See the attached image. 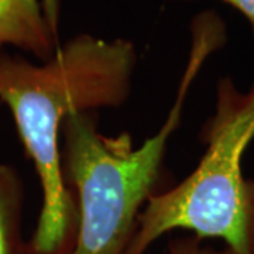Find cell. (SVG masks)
Wrapping results in <instances>:
<instances>
[{"mask_svg": "<svg viewBox=\"0 0 254 254\" xmlns=\"http://www.w3.org/2000/svg\"><path fill=\"white\" fill-rule=\"evenodd\" d=\"M136 64L130 40L92 34L68 40L40 65L0 54V102L10 109L43 193L36 230L23 254L72 253L78 208L64 177V123L76 113L125 105Z\"/></svg>", "mask_w": 254, "mask_h": 254, "instance_id": "cell-1", "label": "cell"}, {"mask_svg": "<svg viewBox=\"0 0 254 254\" xmlns=\"http://www.w3.org/2000/svg\"><path fill=\"white\" fill-rule=\"evenodd\" d=\"M225 41V23L213 11L192 21L190 60L173 106L161 127L141 145H134L127 133L103 134L93 112L76 113L64 123V177L78 208L71 254H125L141 209L157 193L168 144L181 125L190 88Z\"/></svg>", "mask_w": 254, "mask_h": 254, "instance_id": "cell-2", "label": "cell"}, {"mask_svg": "<svg viewBox=\"0 0 254 254\" xmlns=\"http://www.w3.org/2000/svg\"><path fill=\"white\" fill-rule=\"evenodd\" d=\"M199 137L206 148L198 165L147 200L125 254H147L174 230L222 240L232 254H254V180L243 170L254 140V82L242 91L230 76L219 79L215 112Z\"/></svg>", "mask_w": 254, "mask_h": 254, "instance_id": "cell-3", "label": "cell"}, {"mask_svg": "<svg viewBox=\"0 0 254 254\" xmlns=\"http://www.w3.org/2000/svg\"><path fill=\"white\" fill-rule=\"evenodd\" d=\"M57 17L41 0H0V46H14L47 61L57 46Z\"/></svg>", "mask_w": 254, "mask_h": 254, "instance_id": "cell-4", "label": "cell"}, {"mask_svg": "<svg viewBox=\"0 0 254 254\" xmlns=\"http://www.w3.org/2000/svg\"><path fill=\"white\" fill-rule=\"evenodd\" d=\"M23 181L17 170L0 164V254H23Z\"/></svg>", "mask_w": 254, "mask_h": 254, "instance_id": "cell-5", "label": "cell"}, {"mask_svg": "<svg viewBox=\"0 0 254 254\" xmlns=\"http://www.w3.org/2000/svg\"><path fill=\"white\" fill-rule=\"evenodd\" d=\"M161 254H232L226 247L218 249L215 246H210L205 243V240H202L199 237L190 236L178 237L173 239L168 246L167 250Z\"/></svg>", "mask_w": 254, "mask_h": 254, "instance_id": "cell-6", "label": "cell"}, {"mask_svg": "<svg viewBox=\"0 0 254 254\" xmlns=\"http://www.w3.org/2000/svg\"><path fill=\"white\" fill-rule=\"evenodd\" d=\"M184 1H192V0H184ZM220 1L237 10L247 20L254 37V0H220Z\"/></svg>", "mask_w": 254, "mask_h": 254, "instance_id": "cell-7", "label": "cell"}]
</instances>
